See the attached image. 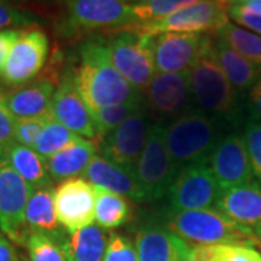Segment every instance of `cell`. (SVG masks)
<instances>
[{"instance_id": "obj_1", "label": "cell", "mask_w": 261, "mask_h": 261, "mask_svg": "<svg viewBox=\"0 0 261 261\" xmlns=\"http://www.w3.org/2000/svg\"><path fill=\"white\" fill-rule=\"evenodd\" d=\"M75 87L90 111L144 99L140 90L115 68L108 42L90 39L80 48V65L73 71Z\"/></svg>"}, {"instance_id": "obj_2", "label": "cell", "mask_w": 261, "mask_h": 261, "mask_svg": "<svg viewBox=\"0 0 261 261\" xmlns=\"http://www.w3.org/2000/svg\"><path fill=\"white\" fill-rule=\"evenodd\" d=\"M226 123L200 109H192L167 125V147L180 173L192 166H206L222 140Z\"/></svg>"}, {"instance_id": "obj_3", "label": "cell", "mask_w": 261, "mask_h": 261, "mask_svg": "<svg viewBox=\"0 0 261 261\" xmlns=\"http://www.w3.org/2000/svg\"><path fill=\"white\" fill-rule=\"evenodd\" d=\"M189 73L196 108L226 125L237 123L241 112L238 93L218 64L214 41L205 48Z\"/></svg>"}, {"instance_id": "obj_4", "label": "cell", "mask_w": 261, "mask_h": 261, "mask_svg": "<svg viewBox=\"0 0 261 261\" xmlns=\"http://www.w3.org/2000/svg\"><path fill=\"white\" fill-rule=\"evenodd\" d=\"M166 226L168 231L176 233L189 245H254L258 243L251 228L238 225L216 209H197L168 214Z\"/></svg>"}, {"instance_id": "obj_5", "label": "cell", "mask_w": 261, "mask_h": 261, "mask_svg": "<svg viewBox=\"0 0 261 261\" xmlns=\"http://www.w3.org/2000/svg\"><path fill=\"white\" fill-rule=\"evenodd\" d=\"M135 171L145 202H159L167 196L178 171L168 151L167 125L164 122L152 123Z\"/></svg>"}, {"instance_id": "obj_6", "label": "cell", "mask_w": 261, "mask_h": 261, "mask_svg": "<svg viewBox=\"0 0 261 261\" xmlns=\"http://www.w3.org/2000/svg\"><path fill=\"white\" fill-rule=\"evenodd\" d=\"M226 8L216 0H199L177 10L167 18L152 20L148 23L134 25L132 31L140 34H163V32H183V34H205L218 32L228 23Z\"/></svg>"}, {"instance_id": "obj_7", "label": "cell", "mask_w": 261, "mask_h": 261, "mask_svg": "<svg viewBox=\"0 0 261 261\" xmlns=\"http://www.w3.org/2000/svg\"><path fill=\"white\" fill-rule=\"evenodd\" d=\"M108 49L115 68L132 87L144 92L157 73L147 35L125 31L108 41Z\"/></svg>"}, {"instance_id": "obj_8", "label": "cell", "mask_w": 261, "mask_h": 261, "mask_svg": "<svg viewBox=\"0 0 261 261\" xmlns=\"http://www.w3.org/2000/svg\"><path fill=\"white\" fill-rule=\"evenodd\" d=\"M147 35L157 73L189 71L205 48L212 42L206 34L163 32Z\"/></svg>"}, {"instance_id": "obj_9", "label": "cell", "mask_w": 261, "mask_h": 261, "mask_svg": "<svg viewBox=\"0 0 261 261\" xmlns=\"http://www.w3.org/2000/svg\"><path fill=\"white\" fill-rule=\"evenodd\" d=\"M34 190L8 161L0 164V229L19 245L27 244L31 232L25 222V212Z\"/></svg>"}, {"instance_id": "obj_10", "label": "cell", "mask_w": 261, "mask_h": 261, "mask_svg": "<svg viewBox=\"0 0 261 261\" xmlns=\"http://www.w3.org/2000/svg\"><path fill=\"white\" fill-rule=\"evenodd\" d=\"M222 189L209 166H192L178 173L167 193L168 212L212 209Z\"/></svg>"}, {"instance_id": "obj_11", "label": "cell", "mask_w": 261, "mask_h": 261, "mask_svg": "<svg viewBox=\"0 0 261 261\" xmlns=\"http://www.w3.org/2000/svg\"><path fill=\"white\" fill-rule=\"evenodd\" d=\"M132 5L122 0H67V27L74 31L134 27Z\"/></svg>"}, {"instance_id": "obj_12", "label": "cell", "mask_w": 261, "mask_h": 261, "mask_svg": "<svg viewBox=\"0 0 261 261\" xmlns=\"http://www.w3.org/2000/svg\"><path fill=\"white\" fill-rule=\"evenodd\" d=\"M48 57V38L41 29H23L13 44L2 77L12 87H20L34 80Z\"/></svg>"}, {"instance_id": "obj_13", "label": "cell", "mask_w": 261, "mask_h": 261, "mask_svg": "<svg viewBox=\"0 0 261 261\" xmlns=\"http://www.w3.org/2000/svg\"><path fill=\"white\" fill-rule=\"evenodd\" d=\"M53 199L57 221L68 233L93 224L96 193L92 183L80 177L64 180L53 190Z\"/></svg>"}, {"instance_id": "obj_14", "label": "cell", "mask_w": 261, "mask_h": 261, "mask_svg": "<svg viewBox=\"0 0 261 261\" xmlns=\"http://www.w3.org/2000/svg\"><path fill=\"white\" fill-rule=\"evenodd\" d=\"M148 105L130 115L121 125L108 134L102 141L103 157L126 167H135L145 147L151 129V113Z\"/></svg>"}, {"instance_id": "obj_15", "label": "cell", "mask_w": 261, "mask_h": 261, "mask_svg": "<svg viewBox=\"0 0 261 261\" xmlns=\"http://www.w3.org/2000/svg\"><path fill=\"white\" fill-rule=\"evenodd\" d=\"M209 168L224 190L252 181V168L244 137L238 132H226L212 151Z\"/></svg>"}, {"instance_id": "obj_16", "label": "cell", "mask_w": 261, "mask_h": 261, "mask_svg": "<svg viewBox=\"0 0 261 261\" xmlns=\"http://www.w3.org/2000/svg\"><path fill=\"white\" fill-rule=\"evenodd\" d=\"M144 93L149 109L163 118L176 119L195 109L189 71L155 73Z\"/></svg>"}, {"instance_id": "obj_17", "label": "cell", "mask_w": 261, "mask_h": 261, "mask_svg": "<svg viewBox=\"0 0 261 261\" xmlns=\"http://www.w3.org/2000/svg\"><path fill=\"white\" fill-rule=\"evenodd\" d=\"M53 116L65 128L86 138H97L92 111L75 87L73 71L65 73L53 97Z\"/></svg>"}, {"instance_id": "obj_18", "label": "cell", "mask_w": 261, "mask_h": 261, "mask_svg": "<svg viewBox=\"0 0 261 261\" xmlns=\"http://www.w3.org/2000/svg\"><path fill=\"white\" fill-rule=\"evenodd\" d=\"M94 187H100L112 193L129 197L135 202H145L135 167H126L111 160L96 155L83 174Z\"/></svg>"}, {"instance_id": "obj_19", "label": "cell", "mask_w": 261, "mask_h": 261, "mask_svg": "<svg viewBox=\"0 0 261 261\" xmlns=\"http://www.w3.org/2000/svg\"><path fill=\"white\" fill-rule=\"evenodd\" d=\"M215 209L238 225L254 229L261 222V183L251 181L224 190Z\"/></svg>"}, {"instance_id": "obj_20", "label": "cell", "mask_w": 261, "mask_h": 261, "mask_svg": "<svg viewBox=\"0 0 261 261\" xmlns=\"http://www.w3.org/2000/svg\"><path fill=\"white\" fill-rule=\"evenodd\" d=\"M54 92V82L41 79L35 83L22 86L13 93L6 94L0 103L16 119L53 116Z\"/></svg>"}, {"instance_id": "obj_21", "label": "cell", "mask_w": 261, "mask_h": 261, "mask_svg": "<svg viewBox=\"0 0 261 261\" xmlns=\"http://www.w3.org/2000/svg\"><path fill=\"white\" fill-rule=\"evenodd\" d=\"M138 261H185L190 245L167 228L147 226L137 233Z\"/></svg>"}, {"instance_id": "obj_22", "label": "cell", "mask_w": 261, "mask_h": 261, "mask_svg": "<svg viewBox=\"0 0 261 261\" xmlns=\"http://www.w3.org/2000/svg\"><path fill=\"white\" fill-rule=\"evenodd\" d=\"M97 155V144L92 140H80L47 160L53 181H64L83 176L90 161Z\"/></svg>"}, {"instance_id": "obj_23", "label": "cell", "mask_w": 261, "mask_h": 261, "mask_svg": "<svg viewBox=\"0 0 261 261\" xmlns=\"http://www.w3.org/2000/svg\"><path fill=\"white\" fill-rule=\"evenodd\" d=\"M25 222L31 231L45 233L60 244L64 243L68 237L64 228L57 221L53 190L49 187L34 190L27 205Z\"/></svg>"}, {"instance_id": "obj_24", "label": "cell", "mask_w": 261, "mask_h": 261, "mask_svg": "<svg viewBox=\"0 0 261 261\" xmlns=\"http://www.w3.org/2000/svg\"><path fill=\"white\" fill-rule=\"evenodd\" d=\"M218 64L222 68L228 82L237 92H245L251 89L261 75V67L248 58L237 53L222 39L216 38L214 42Z\"/></svg>"}, {"instance_id": "obj_25", "label": "cell", "mask_w": 261, "mask_h": 261, "mask_svg": "<svg viewBox=\"0 0 261 261\" xmlns=\"http://www.w3.org/2000/svg\"><path fill=\"white\" fill-rule=\"evenodd\" d=\"M6 161L34 189L53 186L47 161L34 148L15 144L6 151Z\"/></svg>"}, {"instance_id": "obj_26", "label": "cell", "mask_w": 261, "mask_h": 261, "mask_svg": "<svg viewBox=\"0 0 261 261\" xmlns=\"http://www.w3.org/2000/svg\"><path fill=\"white\" fill-rule=\"evenodd\" d=\"M61 247L67 261H103L108 237L100 226L92 224L70 233Z\"/></svg>"}, {"instance_id": "obj_27", "label": "cell", "mask_w": 261, "mask_h": 261, "mask_svg": "<svg viewBox=\"0 0 261 261\" xmlns=\"http://www.w3.org/2000/svg\"><path fill=\"white\" fill-rule=\"evenodd\" d=\"M94 221L97 222V226L105 229H115L129 221L132 216V206L123 196L100 187H94Z\"/></svg>"}, {"instance_id": "obj_28", "label": "cell", "mask_w": 261, "mask_h": 261, "mask_svg": "<svg viewBox=\"0 0 261 261\" xmlns=\"http://www.w3.org/2000/svg\"><path fill=\"white\" fill-rule=\"evenodd\" d=\"M190 254L197 261H261V254L248 244L190 245Z\"/></svg>"}, {"instance_id": "obj_29", "label": "cell", "mask_w": 261, "mask_h": 261, "mask_svg": "<svg viewBox=\"0 0 261 261\" xmlns=\"http://www.w3.org/2000/svg\"><path fill=\"white\" fill-rule=\"evenodd\" d=\"M216 38L222 39L237 53L261 67V37L248 29L228 22L216 32Z\"/></svg>"}, {"instance_id": "obj_30", "label": "cell", "mask_w": 261, "mask_h": 261, "mask_svg": "<svg viewBox=\"0 0 261 261\" xmlns=\"http://www.w3.org/2000/svg\"><path fill=\"white\" fill-rule=\"evenodd\" d=\"M79 140H80V135L65 128L63 123H60L56 119H51L41 132L39 138L34 145V149L39 155L48 160Z\"/></svg>"}, {"instance_id": "obj_31", "label": "cell", "mask_w": 261, "mask_h": 261, "mask_svg": "<svg viewBox=\"0 0 261 261\" xmlns=\"http://www.w3.org/2000/svg\"><path fill=\"white\" fill-rule=\"evenodd\" d=\"M144 105H147L145 97L140 99V100H135V102L122 103V105H115V106H109V108L92 111L94 126L97 130V138L103 140L108 134H111L113 129H116L122 122L126 121L130 115L140 111Z\"/></svg>"}, {"instance_id": "obj_32", "label": "cell", "mask_w": 261, "mask_h": 261, "mask_svg": "<svg viewBox=\"0 0 261 261\" xmlns=\"http://www.w3.org/2000/svg\"><path fill=\"white\" fill-rule=\"evenodd\" d=\"M199 0H151L144 5H132L135 25L148 23L152 20L167 18L168 15L193 5Z\"/></svg>"}, {"instance_id": "obj_33", "label": "cell", "mask_w": 261, "mask_h": 261, "mask_svg": "<svg viewBox=\"0 0 261 261\" xmlns=\"http://www.w3.org/2000/svg\"><path fill=\"white\" fill-rule=\"evenodd\" d=\"M25 247L31 261H67L61 244L45 233L31 231Z\"/></svg>"}, {"instance_id": "obj_34", "label": "cell", "mask_w": 261, "mask_h": 261, "mask_svg": "<svg viewBox=\"0 0 261 261\" xmlns=\"http://www.w3.org/2000/svg\"><path fill=\"white\" fill-rule=\"evenodd\" d=\"M226 13L243 28L261 37V0H250L226 8Z\"/></svg>"}, {"instance_id": "obj_35", "label": "cell", "mask_w": 261, "mask_h": 261, "mask_svg": "<svg viewBox=\"0 0 261 261\" xmlns=\"http://www.w3.org/2000/svg\"><path fill=\"white\" fill-rule=\"evenodd\" d=\"M244 141L251 161L252 174L261 183V122L248 121L244 125Z\"/></svg>"}, {"instance_id": "obj_36", "label": "cell", "mask_w": 261, "mask_h": 261, "mask_svg": "<svg viewBox=\"0 0 261 261\" xmlns=\"http://www.w3.org/2000/svg\"><path fill=\"white\" fill-rule=\"evenodd\" d=\"M51 119H54V116L16 119V122H15V141H16V144L34 148L41 132Z\"/></svg>"}, {"instance_id": "obj_37", "label": "cell", "mask_w": 261, "mask_h": 261, "mask_svg": "<svg viewBox=\"0 0 261 261\" xmlns=\"http://www.w3.org/2000/svg\"><path fill=\"white\" fill-rule=\"evenodd\" d=\"M103 261H138L137 248L129 238L121 233H111Z\"/></svg>"}, {"instance_id": "obj_38", "label": "cell", "mask_w": 261, "mask_h": 261, "mask_svg": "<svg viewBox=\"0 0 261 261\" xmlns=\"http://www.w3.org/2000/svg\"><path fill=\"white\" fill-rule=\"evenodd\" d=\"M38 22L37 16L27 10H20L5 0H0V29L8 27H31Z\"/></svg>"}, {"instance_id": "obj_39", "label": "cell", "mask_w": 261, "mask_h": 261, "mask_svg": "<svg viewBox=\"0 0 261 261\" xmlns=\"http://www.w3.org/2000/svg\"><path fill=\"white\" fill-rule=\"evenodd\" d=\"M15 122L16 118L0 103V148L5 151L15 145Z\"/></svg>"}, {"instance_id": "obj_40", "label": "cell", "mask_w": 261, "mask_h": 261, "mask_svg": "<svg viewBox=\"0 0 261 261\" xmlns=\"http://www.w3.org/2000/svg\"><path fill=\"white\" fill-rule=\"evenodd\" d=\"M22 34V29H3L0 31V75L3 73V68L6 64V60L13 44L18 41Z\"/></svg>"}, {"instance_id": "obj_41", "label": "cell", "mask_w": 261, "mask_h": 261, "mask_svg": "<svg viewBox=\"0 0 261 261\" xmlns=\"http://www.w3.org/2000/svg\"><path fill=\"white\" fill-rule=\"evenodd\" d=\"M247 106L250 113V121L261 122V75L248 92Z\"/></svg>"}, {"instance_id": "obj_42", "label": "cell", "mask_w": 261, "mask_h": 261, "mask_svg": "<svg viewBox=\"0 0 261 261\" xmlns=\"http://www.w3.org/2000/svg\"><path fill=\"white\" fill-rule=\"evenodd\" d=\"M0 261H22L15 245L2 235H0Z\"/></svg>"}, {"instance_id": "obj_43", "label": "cell", "mask_w": 261, "mask_h": 261, "mask_svg": "<svg viewBox=\"0 0 261 261\" xmlns=\"http://www.w3.org/2000/svg\"><path fill=\"white\" fill-rule=\"evenodd\" d=\"M218 3H221L224 8H229V6H232V5H235L238 0H216Z\"/></svg>"}, {"instance_id": "obj_44", "label": "cell", "mask_w": 261, "mask_h": 261, "mask_svg": "<svg viewBox=\"0 0 261 261\" xmlns=\"http://www.w3.org/2000/svg\"><path fill=\"white\" fill-rule=\"evenodd\" d=\"M128 5H144V3H148L151 0H122Z\"/></svg>"}, {"instance_id": "obj_45", "label": "cell", "mask_w": 261, "mask_h": 261, "mask_svg": "<svg viewBox=\"0 0 261 261\" xmlns=\"http://www.w3.org/2000/svg\"><path fill=\"white\" fill-rule=\"evenodd\" d=\"M252 231H254V235L257 237V240H258V243L261 244V222H260V224H258V225H257V226H255V228H254Z\"/></svg>"}, {"instance_id": "obj_46", "label": "cell", "mask_w": 261, "mask_h": 261, "mask_svg": "<svg viewBox=\"0 0 261 261\" xmlns=\"http://www.w3.org/2000/svg\"><path fill=\"white\" fill-rule=\"evenodd\" d=\"M6 161V151L3 148H0V164Z\"/></svg>"}, {"instance_id": "obj_47", "label": "cell", "mask_w": 261, "mask_h": 261, "mask_svg": "<svg viewBox=\"0 0 261 261\" xmlns=\"http://www.w3.org/2000/svg\"><path fill=\"white\" fill-rule=\"evenodd\" d=\"M185 261H197V260H195V258L192 257V254H190V251H189V254H187V257H186V258H185Z\"/></svg>"}, {"instance_id": "obj_48", "label": "cell", "mask_w": 261, "mask_h": 261, "mask_svg": "<svg viewBox=\"0 0 261 261\" xmlns=\"http://www.w3.org/2000/svg\"><path fill=\"white\" fill-rule=\"evenodd\" d=\"M3 97H5V94H3V92L0 90V102H2V99H3Z\"/></svg>"}, {"instance_id": "obj_49", "label": "cell", "mask_w": 261, "mask_h": 261, "mask_svg": "<svg viewBox=\"0 0 261 261\" xmlns=\"http://www.w3.org/2000/svg\"><path fill=\"white\" fill-rule=\"evenodd\" d=\"M245 2H250V0H238L237 3H245ZM237 3H235V5H237Z\"/></svg>"}]
</instances>
